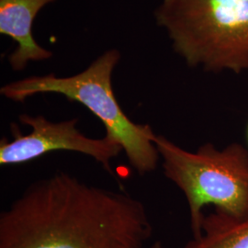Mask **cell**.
<instances>
[{
    "label": "cell",
    "instance_id": "cell-1",
    "mask_svg": "<svg viewBox=\"0 0 248 248\" xmlns=\"http://www.w3.org/2000/svg\"><path fill=\"white\" fill-rule=\"evenodd\" d=\"M152 234L141 201L66 172L32 183L0 214V248H143Z\"/></svg>",
    "mask_w": 248,
    "mask_h": 248
},
{
    "label": "cell",
    "instance_id": "cell-2",
    "mask_svg": "<svg viewBox=\"0 0 248 248\" xmlns=\"http://www.w3.org/2000/svg\"><path fill=\"white\" fill-rule=\"evenodd\" d=\"M120 59V52L111 49L74 76L30 77L6 84L0 93L15 102L39 94H58L82 104L103 124L105 135L122 146L131 166L142 176L155 170L158 164L160 155L154 142L156 133L148 124L133 122L116 98L111 79Z\"/></svg>",
    "mask_w": 248,
    "mask_h": 248
},
{
    "label": "cell",
    "instance_id": "cell-3",
    "mask_svg": "<svg viewBox=\"0 0 248 248\" xmlns=\"http://www.w3.org/2000/svg\"><path fill=\"white\" fill-rule=\"evenodd\" d=\"M155 18L189 66L248 71V0H163Z\"/></svg>",
    "mask_w": 248,
    "mask_h": 248
},
{
    "label": "cell",
    "instance_id": "cell-4",
    "mask_svg": "<svg viewBox=\"0 0 248 248\" xmlns=\"http://www.w3.org/2000/svg\"><path fill=\"white\" fill-rule=\"evenodd\" d=\"M164 175L183 192L188 204L193 237L201 234L207 205L237 218L248 217V151L233 142L219 149L207 142L185 150L155 134Z\"/></svg>",
    "mask_w": 248,
    "mask_h": 248
},
{
    "label": "cell",
    "instance_id": "cell-5",
    "mask_svg": "<svg viewBox=\"0 0 248 248\" xmlns=\"http://www.w3.org/2000/svg\"><path fill=\"white\" fill-rule=\"evenodd\" d=\"M18 119L31 128V132L24 134L18 125H11L13 138L4 137L0 141L1 166L21 165L53 151H68L88 155L110 172L111 160L124 152L118 142L107 135L92 138L82 133L77 118L57 123L43 115L22 114Z\"/></svg>",
    "mask_w": 248,
    "mask_h": 248
},
{
    "label": "cell",
    "instance_id": "cell-6",
    "mask_svg": "<svg viewBox=\"0 0 248 248\" xmlns=\"http://www.w3.org/2000/svg\"><path fill=\"white\" fill-rule=\"evenodd\" d=\"M55 0H0V32L12 38L17 47L9 55V62L15 71L23 70L29 62L45 61L51 51L39 45L32 34L36 16L46 5Z\"/></svg>",
    "mask_w": 248,
    "mask_h": 248
},
{
    "label": "cell",
    "instance_id": "cell-7",
    "mask_svg": "<svg viewBox=\"0 0 248 248\" xmlns=\"http://www.w3.org/2000/svg\"><path fill=\"white\" fill-rule=\"evenodd\" d=\"M183 248H248V217L237 218L214 209L205 214L201 234Z\"/></svg>",
    "mask_w": 248,
    "mask_h": 248
},
{
    "label": "cell",
    "instance_id": "cell-8",
    "mask_svg": "<svg viewBox=\"0 0 248 248\" xmlns=\"http://www.w3.org/2000/svg\"><path fill=\"white\" fill-rule=\"evenodd\" d=\"M149 248H166L160 242H155V243H154L152 246H151Z\"/></svg>",
    "mask_w": 248,
    "mask_h": 248
},
{
    "label": "cell",
    "instance_id": "cell-9",
    "mask_svg": "<svg viewBox=\"0 0 248 248\" xmlns=\"http://www.w3.org/2000/svg\"></svg>",
    "mask_w": 248,
    "mask_h": 248
}]
</instances>
